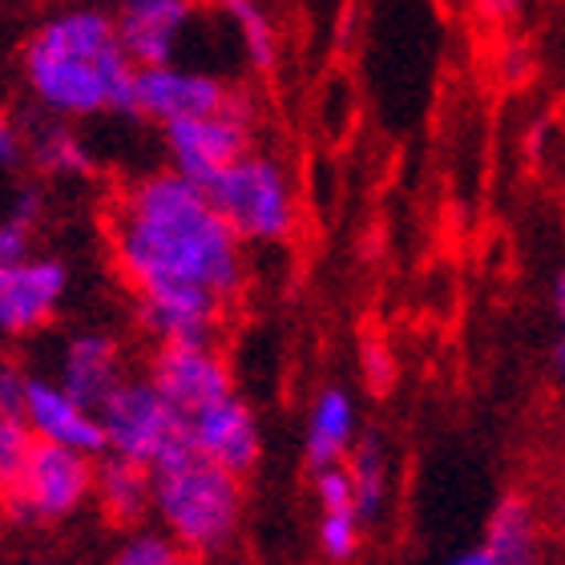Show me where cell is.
Returning a JSON list of instances; mask_svg holds the SVG:
<instances>
[{"label":"cell","mask_w":565,"mask_h":565,"mask_svg":"<svg viewBox=\"0 0 565 565\" xmlns=\"http://www.w3.org/2000/svg\"><path fill=\"white\" fill-rule=\"evenodd\" d=\"M109 247L153 348L214 343L247 282V247L226 231L206 190L170 170L121 186L109 206Z\"/></svg>","instance_id":"cell-1"},{"label":"cell","mask_w":565,"mask_h":565,"mask_svg":"<svg viewBox=\"0 0 565 565\" xmlns=\"http://www.w3.org/2000/svg\"><path fill=\"white\" fill-rule=\"evenodd\" d=\"M21 73L49 118L73 126L102 114H130L134 65L121 53L106 9H65L45 17L24 36Z\"/></svg>","instance_id":"cell-2"},{"label":"cell","mask_w":565,"mask_h":565,"mask_svg":"<svg viewBox=\"0 0 565 565\" xmlns=\"http://www.w3.org/2000/svg\"><path fill=\"white\" fill-rule=\"evenodd\" d=\"M150 513H158L162 533L186 557H214L243 525V481L182 440L150 465Z\"/></svg>","instance_id":"cell-3"},{"label":"cell","mask_w":565,"mask_h":565,"mask_svg":"<svg viewBox=\"0 0 565 565\" xmlns=\"http://www.w3.org/2000/svg\"><path fill=\"white\" fill-rule=\"evenodd\" d=\"M206 199L226 231L247 243H287L299 226V199L287 166L275 153L250 150L206 186Z\"/></svg>","instance_id":"cell-4"},{"label":"cell","mask_w":565,"mask_h":565,"mask_svg":"<svg viewBox=\"0 0 565 565\" xmlns=\"http://www.w3.org/2000/svg\"><path fill=\"white\" fill-rule=\"evenodd\" d=\"M170 174L186 178L194 186H211L226 166L247 158L255 150V106L243 89H235L231 106L211 114V118L174 121L162 130Z\"/></svg>","instance_id":"cell-5"},{"label":"cell","mask_w":565,"mask_h":565,"mask_svg":"<svg viewBox=\"0 0 565 565\" xmlns=\"http://www.w3.org/2000/svg\"><path fill=\"white\" fill-rule=\"evenodd\" d=\"M89 497H94V460L70 448L33 445L24 472L0 501L17 525H53L82 513Z\"/></svg>","instance_id":"cell-6"},{"label":"cell","mask_w":565,"mask_h":565,"mask_svg":"<svg viewBox=\"0 0 565 565\" xmlns=\"http://www.w3.org/2000/svg\"><path fill=\"white\" fill-rule=\"evenodd\" d=\"M97 424H102L109 457L134 460L146 469L158 465L174 445H182V416L146 380H121L97 404Z\"/></svg>","instance_id":"cell-7"},{"label":"cell","mask_w":565,"mask_h":565,"mask_svg":"<svg viewBox=\"0 0 565 565\" xmlns=\"http://www.w3.org/2000/svg\"><path fill=\"white\" fill-rule=\"evenodd\" d=\"M235 85L202 70L186 65H153V70H134L130 85V114L146 118L153 126H174L190 118H211L231 106Z\"/></svg>","instance_id":"cell-8"},{"label":"cell","mask_w":565,"mask_h":565,"mask_svg":"<svg viewBox=\"0 0 565 565\" xmlns=\"http://www.w3.org/2000/svg\"><path fill=\"white\" fill-rule=\"evenodd\" d=\"M146 384H150L182 420L235 392L231 364H226V355L218 352L214 343H158L150 355Z\"/></svg>","instance_id":"cell-9"},{"label":"cell","mask_w":565,"mask_h":565,"mask_svg":"<svg viewBox=\"0 0 565 565\" xmlns=\"http://www.w3.org/2000/svg\"><path fill=\"white\" fill-rule=\"evenodd\" d=\"M70 291V267L53 255H29L0 271V340H29L57 319Z\"/></svg>","instance_id":"cell-10"},{"label":"cell","mask_w":565,"mask_h":565,"mask_svg":"<svg viewBox=\"0 0 565 565\" xmlns=\"http://www.w3.org/2000/svg\"><path fill=\"white\" fill-rule=\"evenodd\" d=\"M182 440H186L202 460L218 465L231 477H247L263 457V433L259 416L238 392L223 396V401L206 404L194 416L182 420Z\"/></svg>","instance_id":"cell-11"},{"label":"cell","mask_w":565,"mask_h":565,"mask_svg":"<svg viewBox=\"0 0 565 565\" xmlns=\"http://www.w3.org/2000/svg\"><path fill=\"white\" fill-rule=\"evenodd\" d=\"M21 420H24V428L33 433L36 445L70 448V452H82V457H89V460H97L106 452V436H102V424H97L94 408H85V404H77L73 396H65V392L45 376L24 380Z\"/></svg>","instance_id":"cell-12"},{"label":"cell","mask_w":565,"mask_h":565,"mask_svg":"<svg viewBox=\"0 0 565 565\" xmlns=\"http://www.w3.org/2000/svg\"><path fill=\"white\" fill-rule=\"evenodd\" d=\"M109 17H114L121 53L130 57L134 70H153V65H174L194 4L186 0H126Z\"/></svg>","instance_id":"cell-13"},{"label":"cell","mask_w":565,"mask_h":565,"mask_svg":"<svg viewBox=\"0 0 565 565\" xmlns=\"http://www.w3.org/2000/svg\"><path fill=\"white\" fill-rule=\"evenodd\" d=\"M126 360H121V343L109 335V331H73L70 340L61 343L57 355V384L65 396H73L77 404L94 408L106 401L109 392L126 380Z\"/></svg>","instance_id":"cell-14"},{"label":"cell","mask_w":565,"mask_h":565,"mask_svg":"<svg viewBox=\"0 0 565 565\" xmlns=\"http://www.w3.org/2000/svg\"><path fill=\"white\" fill-rule=\"evenodd\" d=\"M355 440H360V420H355L352 392L340 388V384H328L311 401V413H307V433H303L307 465L316 472L340 469Z\"/></svg>","instance_id":"cell-15"},{"label":"cell","mask_w":565,"mask_h":565,"mask_svg":"<svg viewBox=\"0 0 565 565\" xmlns=\"http://www.w3.org/2000/svg\"><path fill=\"white\" fill-rule=\"evenodd\" d=\"M481 550L493 565H542V525L530 497L505 493L497 501Z\"/></svg>","instance_id":"cell-16"},{"label":"cell","mask_w":565,"mask_h":565,"mask_svg":"<svg viewBox=\"0 0 565 565\" xmlns=\"http://www.w3.org/2000/svg\"><path fill=\"white\" fill-rule=\"evenodd\" d=\"M21 138H24V158L41 170V174H57V178H89L97 170L94 153L85 146V138L73 130L70 121L61 118H29L21 121Z\"/></svg>","instance_id":"cell-17"},{"label":"cell","mask_w":565,"mask_h":565,"mask_svg":"<svg viewBox=\"0 0 565 565\" xmlns=\"http://www.w3.org/2000/svg\"><path fill=\"white\" fill-rule=\"evenodd\" d=\"M94 501L114 525H141L150 513V469L102 452L94 460Z\"/></svg>","instance_id":"cell-18"},{"label":"cell","mask_w":565,"mask_h":565,"mask_svg":"<svg viewBox=\"0 0 565 565\" xmlns=\"http://www.w3.org/2000/svg\"><path fill=\"white\" fill-rule=\"evenodd\" d=\"M316 497H319V550L331 562H352L364 542V525L355 518L352 489L343 469L316 472Z\"/></svg>","instance_id":"cell-19"},{"label":"cell","mask_w":565,"mask_h":565,"mask_svg":"<svg viewBox=\"0 0 565 565\" xmlns=\"http://www.w3.org/2000/svg\"><path fill=\"white\" fill-rule=\"evenodd\" d=\"M343 477H348V489H352V505L360 525L376 521L388 505V448L380 436H360L352 445V452L343 457Z\"/></svg>","instance_id":"cell-20"},{"label":"cell","mask_w":565,"mask_h":565,"mask_svg":"<svg viewBox=\"0 0 565 565\" xmlns=\"http://www.w3.org/2000/svg\"><path fill=\"white\" fill-rule=\"evenodd\" d=\"M41 211H45V199L36 186H21L12 194L9 214L0 218V271L33 255V231L41 223Z\"/></svg>","instance_id":"cell-21"},{"label":"cell","mask_w":565,"mask_h":565,"mask_svg":"<svg viewBox=\"0 0 565 565\" xmlns=\"http://www.w3.org/2000/svg\"><path fill=\"white\" fill-rule=\"evenodd\" d=\"M226 17L235 21L238 41H243V57L250 61V70L271 73L279 65V29H275L271 17L259 4H250V0H231Z\"/></svg>","instance_id":"cell-22"},{"label":"cell","mask_w":565,"mask_h":565,"mask_svg":"<svg viewBox=\"0 0 565 565\" xmlns=\"http://www.w3.org/2000/svg\"><path fill=\"white\" fill-rule=\"evenodd\" d=\"M109 565H186V554L162 530H134Z\"/></svg>","instance_id":"cell-23"},{"label":"cell","mask_w":565,"mask_h":565,"mask_svg":"<svg viewBox=\"0 0 565 565\" xmlns=\"http://www.w3.org/2000/svg\"><path fill=\"white\" fill-rule=\"evenodd\" d=\"M33 445L36 440H33V433L24 428L21 416H4V420H0V497L17 484V477H21L24 465H29Z\"/></svg>","instance_id":"cell-24"},{"label":"cell","mask_w":565,"mask_h":565,"mask_svg":"<svg viewBox=\"0 0 565 565\" xmlns=\"http://www.w3.org/2000/svg\"><path fill=\"white\" fill-rule=\"evenodd\" d=\"M24 372L12 360L0 355V420L4 416H21V396H24Z\"/></svg>","instance_id":"cell-25"},{"label":"cell","mask_w":565,"mask_h":565,"mask_svg":"<svg viewBox=\"0 0 565 565\" xmlns=\"http://www.w3.org/2000/svg\"><path fill=\"white\" fill-rule=\"evenodd\" d=\"M24 162V138H21V121L9 118L0 109V170H12V166Z\"/></svg>","instance_id":"cell-26"},{"label":"cell","mask_w":565,"mask_h":565,"mask_svg":"<svg viewBox=\"0 0 565 565\" xmlns=\"http://www.w3.org/2000/svg\"><path fill=\"white\" fill-rule=\"evenodd\" d=\"M364 367H367V380H372L376 388L392 384V376H396V364H392V355L384 343H364Z\"/></svg>","instance_id":"cell-27"},{"label":"cell","mask_w":565,"mask_h":565,"mask_svg":"<svg viewBox=\"0 0 565 565\" xmlns=\"http://www.w3.org/2000/svg\"><path fill=\"white\" fill-rule=\"evenodd\" d=\"M505 73L513 77V82H521V77L530 73V49H525V45H513V49H509Z\"/></svg>","instance_id":"cell-28"},{"label":"cell","mask_w":565,"mask_h":565,"mask_svg":"<svg viewBox=\"0 0 565 565\" xmlns=\"http://www.w3.org/2000/svg\"><path fill=\"white\" fill-rule=\"evenodd\" d=\"M440 565H493V562H489V554H484L481 545H472V550H465V554H452L448 562H440Z\"/></svg>","instance_id":"cell-29"},{"label":"cell","mask_w":565,"mask_h":565,"mask_svg":"<svg viewBox=\"0 0 565 565\" xmlns=\"http://www.w3.org/2000/svg\"><path fill=\"white\" fill-rule=\"evenodd\" d=\"M565 275L557 271V279H554V311H557V319H562V311H565Z\"/></svg>","instance_id":"cell-30"},{"label":"cell","mask_w":565,"mask_h":565,"mask_svg":"<svg viewBox=\"0 0 565 565\" xmlns=\"http://www.w3.org/2000/svg\"><path fill=\"white\" fill-rule=\"evenodd\" d=\"M550 360H554V372L562 376V340H557V348H554V355H550Z\"/></svg>","instance_id":"cell-31"}]
</instances>
